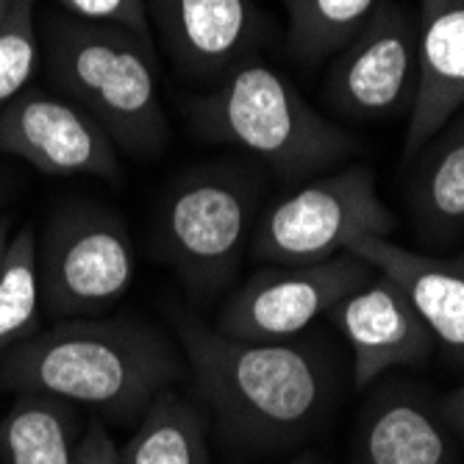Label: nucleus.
I'll list each match as a JSON object with an SVG mask.
<instances>
[{"instance_id":"f257e3e1","label":"nucleus","mask_w":464,"mask_h":464,"mask_svg":"<svg viewBox=\"0 0 464 464\" xmlns=\"http://www.w3.org/2000/svg\"><path fill=\"white\" fill-rule=\"evenodd\" d=\"M187 362L218 431L239 445L284 448L320 423L331 401V370L309 343H247L176 320Z\"/></svg>"},{"instance_id":"f03ea898","label":"nucleus","mask_w":464,"mask_h":464,"mask_svg":"<svg viewBox=\"0 0 464 464\" xmlns=\"http://www.w3.org/2000/svg\"><path fill=\"white\" fill-rule=\"evenodd\" d=\"M173 345L140 320H67L0 359V387L129 417L181 378Z\"/></svg>"},{"instance_id":"7ed1b4c3","label":"nucleus","mask_w":464,"mask_h":464,"mask_svg":"<svg viewBox=\"0 0 464 464\" xmlns=\"http://www.w3.org/2000/svg\"><path fill=\"white\" fill-rule=\"evenodd\" d=\"M53 87L87 111L114 148L148 159L167 142L156 45L122 25L56 12L42 28Z\"/></svg>"},{"instance_id":"20e7f679","label":"nucleus","mask_w":464,"mask_h":464,"mask_svg":"<svg viewBox=\"0 0 464 464\" xmlns=\"http://www.w3.org/2000/svg\"><path fill=\"white\" fill-rule=\"evenodd\" d=\"M195 129L237 145L286 181L312 179L343 164L359 142L323 117L298 90L259 59H247L189 103Z\"/></svg>"},{"instance_id":"39448f33","label":"nucleus","mask_w":464,"mask_h":464,"mask_svg":"<svg viewBox=\"0 0 464 464\" xmlns=\"http://www.w3.org/2000/svg\"><path fill=\"white\" fill-rule=\"evenodd\" d=\"M259 181L234 164L189 170L159 208V259L198 298H212L239 273L253 234Z\"/></svg>"},{"instance_id":"423d86ee","label":"nucleus","mask_w":464,"mask_h":464,"mask_svg":"<svg viewBox=\"0 0 464 464\" xmlns=\"http://www.w3.org/2000/svg\"><path fill=\"white\" fill-rule=\"evenodd\" d=\"M395 215L378 198L367 164L306 181L265 208L250 234L253 259L267 265H317L345 253L362 237H390Z\"/></svg>"},{"instance_id":"0eeeda50","label":"nucleus","mask_w":464,"mask_h":464,"mask_svg":"<svg viewBox=\"0 0 464 464\" xmlns=\"http://www.w3.org/2000/svg\"><path fill=\"white\" fill-rule=\"evenodd\" d=\"M36 262L42 304L53 317L106 312L137 276V253L122 220L95 206L62 208Z\"/></svg>"},{"instance_id":"6e6552de","label":"nucleus","mask_w":464,"mask_h":464,"mask_svg":"<svg viewBox=\"0 0 464 464\" xmlns=\"http://www.w3.org/2000/svg\"><path fill=\"white\" fill-rule=\"evenodd\" d=\"M372 273L364 259L348 250L317 265H270L226 301L218 314V331L247 343L295 340Z\"/></svg>"},{"instance_id":"1a4fd4ad","label":"nucleus","mask_w":464,"mask_h":464,"mask_svg":"<svg viewBox=\"0 0 464 464\" xmlns=\"http://www.w3.org/2000/svg\"><path fill=\"white\" fill-rule=\"evenodd\" d=\"M417 90V17L382 0L356 36L336 53L325 95L345 117L382 120L411 109Z\"/></svg>"},{"instance_id":"9d476101","label":"nucleus","mask_w":464,"mask_h":464,"mask_svg":"<svg viewBox=\"0 0 464 464\" xmlns=\"http://www.w3.org/2000/svg\"><path fill=\"white\" fill-rule=\"evenodd\" d=\"M0 153L45 176L120 179L117 148L101 125L72 101L36 87L0 109Z\"/></svg>"},{"instance_id":"9b49d317","label":"nucleus","mask_w":464,"mask_h":464,"mask_svg":"<svg viewBox=\"0 0 464 464\" xmlns=\"http://www.w3.org/2000/svg\"><path fill=\"white\" fill-rule=\"evenodd\" d=\"M148 20L173 64L206 83L256 59L270 36V20L253 0H148Z\"/></svg>"},{"instance_id":"f8f14e48","label":"nucleus","mask_w":464,"mask_h":464,"mask_svg":"<svg viewBox=\"0 0 464 464\" xmlns=\"http://www.w3.org/2000/svg\"><path fill=\"white\" fill-rule=\"evenodd\" d=\"M334 323L351 348L356 387H370L395 367L423 364L437 348L401 286L378 270L336 304Z\"/></svg>"},{"instance_id":"ddd939ff","label":"nucleus","mask_w":464,"mask_h":464,"mask_svg":"<svg viewBox=\"0 0 464 464\" xmlns=\"http://www.w3.org/2000/svg\"><path fill=\"white\" fill-rule=\"evenodd\" d=\"M464 109V0H420L417 90L403 150L414 159Z\"/></svg>"},{"instance_id":"4468645a","label":"nucleus","mask_w":464,"mask_h":464,"mask_svg":"<svg viewBox=\"0 0 464 464\" xmlns=\"http://www.w3.org/2000/svg\"><path fill=\"white\" fill-rule=\"evenodd\" d=\"M348 253L395 281L442 353L453 364H464V253L450 259L426 256L390 237H362Z\"/></svg>"},{"instance_id":"2eb2a0df","label":"nucleus","mask_w":464,"mask_h":464,"mask_svg":"<svg viewBox=\"0 0 464 464\" xmlns=\"http://www.w3.org/2000/svg\"><path fill=\"white\" fill-rule=\"evenodd\" d=\"M356 464H456L445 420L414 392L375 398L356 431Z\"/></svg>"},{"instance_id":"dca6fc26","label":"nucleus","mask_w":464,"mask_h":464,"mask_svg":"<svg viewBox=\"0 0 464 464\" xmlns=\"http://www.w3.org/2000/svg\"><path fill=\"white\" fill-rule=\"evenodd\" d=\"M409 184L414 223L429 242L445 245L464 237V114L420 150Z\"/></svg>"},{"instance_id":"f3484780","label":"nucleus","mask_w":464,"mask_h":464,"mask_svg":"<svg viewBox=\"0 0 464 464\" xmlns=\"http://www.w3.org/2000/svg\"><path fill=\"white\" fill-rule=\"evenodd\" d=\"M75 420L67 401L20 392L0 423L4 464H78Z\"/></svg>"},{"instance_id":"a211bd4d","label":"nucleus","mask_w":464,"mask_h":464,"mask_svg":"<svg viewBox=\"0 0 464 464\" xmlns=\"http://www.w3.org/2000/svg\"><path fill=\"white\" fill-rule=\"evenodd\" d=\"M120 464H208V426L200 409L161 392L122 445Z\"/></svg>"},{"instance_id":"6ab92c4d","label":"nucleus","mask_w":464,"mask_h":464,"mask_svg":"<svg viewBox=\"0 0 464 464\" xmlns=\"http://www.w3.org/2000/svg\"><path fill=\"white\" fill-rule=\"evenodd\" d=\"M281 4L289 17V53L304 64H317L340 53L382 0H281Z\"/></svg>"},{"instance_id":"aec40b11","label":"nucleus","mask_w":464,"mask_h":464,"mask_svg":"<svg viewBox=\"0 0 464 464\" xmlns=\"http://www.w3.org/2000/svg\"><path fill=\"white\" fill-rule=\"evenodd\" d=\"M36 234L31 226L17 231L9 242L0 270V359L12 348L31 340L39 320V262Z\"/></svg>"},{"instance_id":"412c9836","label":"nucleus","mask_w":464,"mask_h":464,"mask_svg":"<svg viewBox=\"0 0 464 464\" xmlns=\"http://www.w3.org/2000/svg\"><path fill=\"white\" fill-rule=\"evenodd\" d=\"M39 53L36 0H14L9 14L0 20V109L28 90Z\"/></svg>"},{"instance_id":"4be33fe9","label":"nucleus","mask_w":464,"mask_h":464,"mask_svg":"<svg viewBox=\"0 0 464 464\" xmlns=\"http://www.w3.org/2000/svg\"><path fill=\"white\" fill-rule=\"evenodd\" d=\"M53 4L72 17L122 25L145 39H153L148 20V0H53Z\"/></svg>"},{"instance_id":"5701e85b","label":"nucleus","mask_w":464,"mask_h":464,"mask_svg":"<svg viewBox=\"0 0 464 464\" xmlns=\"http://www.w3.org/2000/svg\"><path fill=\"white\" fill-rule=\"evenodd\" d=\"M78 464H120V450L111 442V434L103 423H90L78 440Z\"/></svg>"},{"instance_id":"b1692460","label":"nucleus","mask_w":464,"mask_h":464,"mask_svg":"<svg viewBox=\"0 0 464 464\" xmlns=\"http://www.w3.org/2000/svg\"><path fill=\"white\" fill-rule=\"evenodd\" d=\"M440 414L445 420V426L459 437L461 448H464V384L456 387L440 406Z\"/></svg>"},{"instance_id":"393cba45","label":"nucleus","mask_w":464,"mask_h":464,"mask_svg":"<svg viewBox=\"0 0 464 464\" xmlns=\"http://www.w3.org/2000/svg\"><path fill=\"white\" fill-rule=\"evenodd\" d=\"M12 220L9 218H0V270H4V259H6V250L12 242Z\"/></svg>"},{"instance_id":"a878e982","label":"nucleus","mask_w":464,"mask_h":464,"mask_svg":"<svg viewBox=\"0 0 464 464\" xmlns=\"http://www.w3.org/2000/svg\"><path fill=\"white\" fill-rule=\"evenodd\" d=\"M278 464H320V461L306 453V456H298V459H292V461H278Z\"/></svg>"},{"instance_id":"bb28decb","label":"nucleus","mask_w":464,"mask_h":464,"mask_svg":"<svg viewBox=\"0 0 464 464\" xmlns=\"http://www.w3.org/2000/svg\"><path fill=\"white\" fill-rule=\"evenodd\" d=\"M12 4H14V0H0V20H4V17L9 14Z\"/></svg>"},{"instance_id":"cd10ccee","label":"nucleus","mask_w":464,"mask_h":464,"mask_svg":"<svg viewBox=\"0 0 464 464\" xmlns=\"http://www.w3.org/2000/svg\"><path fill=\"white\" fill-rule=\"evenodd\" d=\"M4 195H6V184H4V179H0V200H4Z\"/></svg>"}]
</instances>
